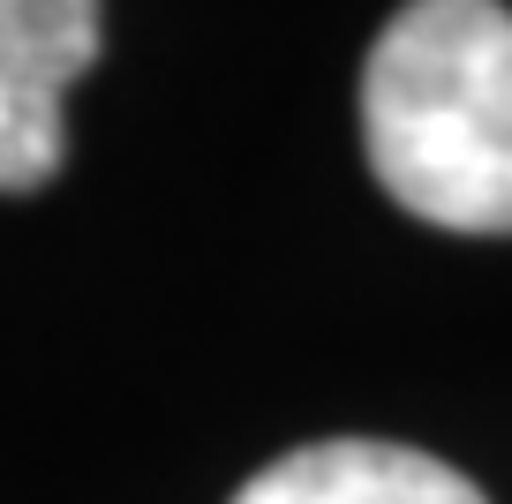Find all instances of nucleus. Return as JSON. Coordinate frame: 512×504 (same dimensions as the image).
Segmentation results:
<instances>
[{"label": "nucleus", "instance_id": "nucleus-1", "mask_svg": "<svg viewBox=\"0 0 512 504\" xmlns=\"http://www.w3.org/2000/svg\"><path fill=\"white\" fill-rule=\"evenodd\" d=\"M362 151L407 219L512 234V8L407 0L362 61Z\"/></svg>", "mask_w": 512, "mask_h": 504}, {"label": "nucleus", "instance_id": "nucleus-2", "mask_svg": "<svg viewBox=\"0 0 512 504\" xmlns=\"http://www.w3.org/2000/svg\"><path fill=\"white\" fill-rule=\"evenodd\" d=\"M106 46V0H0V196L68 166V83Z\"/></svg>", "mask_w": 512, "mask_h": 504}, {"label": "nucleus", "instance_id": "nucleus-3", "mask_svg": "<svg viewBox=\"0 0 512 504\" xmlns=\"http://www.w3.org/2000/svg\"><path fill=\"white\" fill-rule=\"evenodd\" d=\"M234 504H490L460 467L384 437H324L256 467Z\"/></svg>", "mask_w": 512, "mask_h": 504}]
</instances>
